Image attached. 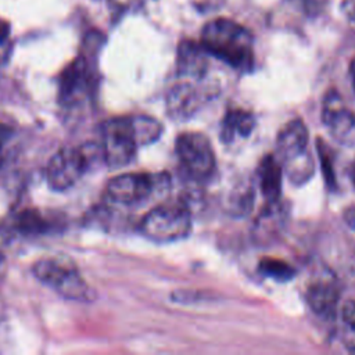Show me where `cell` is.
Wrapping results in <instances>:
<instances>
[{"label": "cell", "instance_id": "1", "mask_svg": "<svg viewBox=\"0 0 355 355\" xmlns=\"http://www.w3.org/2000/svg\"><path fill=\"white\" fill-rule=\"evenodd\" d=\"M202 47L208 54L237 69H248L254 61L252 36L240 24L227 18H215L201 31Z\"/></svg>", "mask_w": 355, "mask_h": 355}, {"label": "cell", "instance_id": "2", "mask_svg": "<svg viewBox=\"0 0 355 355\" xmlns=\"http://www.w3.org/2000/svg\"><path fill=\"white\" fill-rule=\"evenodd\" d=\"M32 272L42 284L67 300L92 302L96 298L94 288L85 280L75 262L65 255L40 258L33 263Z\"/></svg>", "mask_w": 355, "mask_h": 355}, {"label": "cell", "instance_id": "3", "mask_svg": "<svg viewBox=\"0 0 355 355\" xmlns=\"http://www.w3.org/2000/svg\"><path fill=\"white\" fill-rule=\"evenodd\" d=\"M308 144V129L300 119L287 122L277 135L276 157L282 162L283 172L288 176L291 183L304 184L313 175L315 164Z\"/></svg>", "mask_w": 355, "mask_h": 355}, {"label": "cell", "instance_id": "4", "mask_svg": "<svg viewBox=\"0 0 355 355\" xmlns=\"http://www.w3.org/2000/svg\"><path fill=\"white\" fill-rule=\"evenodd\" d=\"M140 230L154 243L178 241L190 233L191 214L183 202L162 204L146 214L141 219Z\"/></svg>", "mask_w": 355, "mask_h": 355}, {"label": "cell", "instance_id": "5", "mask_svg": "<svg viewBox=\"0 0 355 355\" xmlns=\"http://www.w3.org/2000/svg\"><path fill=\"white\" fill-rule=\"evenodd\" d=\"M94 158L93 146L62 147L47 162L44 176L54 191H65L75 186L89 171Z\"/></svg>", "mask_w": 355, "mask_h": 355}, {"label": "cell", "instance_id": "6", "mask_svg": "<svg viewBox=\"0 0 355 355\" xmlns=\"http://www.w3.org/2000/svg\"><path fill=\"white\" fill-rule=\"evenodd\" d=\"M139 143L129 116L108 119L101 126L100 154L110 168H122L132 162Z\"/></svg>", "mask_w": 355, "mask_h": 355}, {"label": "cell", "instance_id": "7", "mask_svg": "<svg viewBox=\"0 0 355 355\" xmlns=\"http://www.w3.org/2000/svg\"><path fill=\"white\" fill-rule=\"evenodd\" d=\"M166 175H153L144 172H128L115 176L107 184V196L111 201L122 205H136L154 193L168 187Z\"/></svg>", "mask_w": 355, "mask_h": 355}, {"label": "cell", "instance_id": "8", "mask_svg": "<svg viewBox=\"0 0 355 355\" xmlns=\"http://www.w3.org/2000/svg\"><path fill=\"white\" fill-rule=\"evenodd\" d=\"M176 154L184 171L194 179H208L215 172L216 159L212 144L198 132H183L176 139Z\"/></svg>", "mask_w": 355, "mask_h": 355}, {"label": "cell", "instance_id": "9", "mask_svg": "<svg viewBox=\"0 0 355 355\" xmlns=\"http://www.w3.org/2000/svg\"><path fill=\"white\" fill-rule=\"evenodd\" d=\"M322 119L336 141L355 146V112L345 105L338 93H327L322 107Z\"/></svg>", "mask_w": 355, "mask_h": 355}, {"label": "cell", "instance_id": "10", "mask_svg": "<svg viewBox=\"0 0 355 355\" xmlns=\"http://www.w3.org/2000/svg\"><path fill=\"white\" fill-rule=\"evenodd\" d=\"M92 69L87 55L76 57L60 76V101L64 105L78 104L89 93Z\"/></svg>", "mask_w": 355, "mask_h": 355}, {"label": "cell", "instance_id": "11", "mask_svg": "<svg viewBox=\"0 0 355 355\" xmlns=\"http://www.w3.org/2000/svg\"><path fill=\"white\" fill-rule=\"evenodd\" d=\"M201 101L202 97L194 85L189 82L178 83L166 96L168 115L178 121L186 119L200 108Z\"/></svg>", "mask_w": 355, "mask_h": 355}, {"label": "cell", "instance_id": "12", "mask_svg": "<svg viewBox=\"0 0 355 355\" xmlns=\"http://www.w3.org/2000/svg\"><path fill=\"white\" fill-rule=\"evenodd\" d=\"M208 53L201 43L182 40L178 47V72L184 78L200 79L207 72Z\"/></svg>", "mask_w": 355, "mask_h": 355}, {"label": "cell", "instance_id": "13", "mask_svg": "<svg viewBox=\"0 0 355 355\" xmlns=\"http://www.w3.org/2000/svg\"><path fill=\"white\" fill-rule=\"evenodd\" d=\"M258 178H259V187L265 200L268 202L280 200L283 166L276 155L269 154L261 161Z\"/></svg>", "mask_w": 355, "mask_h": 355}, {"label": "cell", "instance_id": "14", "mask_svg": "<svg viewBox=\"0 0 355 355\" xmlns=\"http://www.w3.org/2000/svg\"><path fill=\"white\" fill-rule=\"evenodd\" d=\"M340 298L338 288L330 282H315L306 291V301L313 312L329 316L331 315Z\"/></svg>", "mask_w": 355, "mask_h": 355}, {"label": "cell", "instance_id": "15", "mask_svg": "<svg viewBox=\"0 0 355 355\" xmlns=\"http://www.w3.org/2000/svg\"><path fill=\"white\" fill-rule=\"evenodd\" d=\"M255 126V118L244 110H230L226 112L222 122L220 135L225 141H232L234 137H247Z\"/></svg>", "mask_w": 355, "mask_h": 355}, {"label": "cell", "instance_id": "16", "mask_svg": "<svg viewBox=\"0 0 355 355\" xmlns=\"http://www.w3.org/2000/svg\"><path fill=\"white\" fill-rule=\"evenodd\" d=\"M284 220V209L283 205L277 201L273 202H268L266 208L263 209V212L259 215L255 226V234L263 240V239H269L272 234H276V232L282 227Z\"/></svg>", "mask_w": 355, "mask_h": 355}, {"label": "cell", "instance_id": "17", "mask_svg": "<svg viewBox=\"0 0 355 355\" xmlns=\"http://www.w3.org/2000/svg\"><path fill=\"white\" fill-rule=\"evenodd\" d=\"M130 119L139 147L154 143L162 133V125L150 115L136 114L130 115Z\"/></svg>", "mask_w": 355, "mask_h": 355}, {"label": "cell", "instance_id": "18", "mask_svg": "<svg viewBox=\"0 0 355 355\" xmlns=\"http://www.w3.org/2000/svg\"><path fill=\"white\" fill-rule=\"evenodd\" d=\"M49 223L50 222L33 209H26L14 219V227L21 234H40L49 229Z\"/></svg>", "mask_w": 355, "mask_h": 355}, {"label": "cell", "instance_id": "19", "mask_svg": "<svg viewBox=\"0 0 355 355\" xmlns=\"http://www.w3.org/2000/svg\"><path fill=\"white\" fill-rule=\"evenodd\" d=\"M259 270L262 272V275L279 282L290 280L295 273L294 269L287 262L275 258L262 259L259 262Z\"/></svg>", "mask_w": 355, "mask_h": 355}, {"label": "cell", "instance_id": "20", "mask_svg": "<svg viewBox=\"0 0 355 355\" xmlns=\"http://www.w3.org/2000/svg\"><path fill=\"white\" fill-rule=\"evenodd\" d=\"M12 136V130L8 125L6 123H0V168L4 162L6 158V151H7V144L11 140Z\"/></svg>", "mask_w": 355, "mask_h": 355}, {"label": "cell", "instance_id": "21", "mask_svg": "<svg viewBox=\"0 0 355 355\" xmlns=\"http://www.w3.org/2000/svg\"><path fill=\"white\" fill-rule=\"evenodd\" d=\"M319 155H320V161H322V165H323L324 176L329 180V183H331L334 180L333 172H331V158H330V154L327 151V147H324L323 143H320V146H319Z\"/></svg>", "mask_w": 355, "mask_h": 355}, {"label": "cell", "instance_id": "22", "mask_svg": "<svg viewBox=\"0 0 355 355\" xmlns=\"http://www.w3.org/2000/svg\"><path fill=\"white\" fill-rule=\"evenodd\" d=\"M326 3L327 0H302L305 11L309 14H318L319 11L323 10Z\"/></svg>", "mask_w": 355, "mask_h": 355}, {"label": "cell", "instance_id": "23", "mask_svg": "<svg viewBox=\"0 0 355 355\" xmlns=\"http://www.w3.org/2000/svg\"><path fill=\"white\" fill-rule=\"evenodd\" d=\"M341 10L347 17V19H349L351 22H355V0H343Z\"/></svg>", "mask_w": 355, "mask_h": 355}, {"label": "cell", "instance_id": "24", "mask_svg": "<svg viewBox=\"0 0 355 355\" xmlns=\"http://www.w3.org/2000/svg\"><path fill=\"white\" fill-rule=\"evenodd\" d=\"M11 49H12V46H11L10 39L0 42V65L8 60V57L11 54Z\"/></svg>", "mask_w": 355, "mask_h": 355}, {"label": "cell", "instance_id": "25", "mask_svg": "<svg viewBox=\"0 0 355 355\" xmlns=\"http://www.w3.org/2000/svg\"><path fill=\"white\" fill-rule=\"evenodd\" d=\"M107 1L112 8H115L118 11H125L133 4L135 0H107Z\"/></svg>", "mask_w": 355, "mask_h": 355}, {"label": "cell", "instance_id": "26", "mask_svg": "<svg viewBox=\"0 0 355 355\" xmlns=\"http://www.w3.org/2000/svg\"><path fill=\"white\" fill-rule=\"evenodd\" d=\"M344 219H345L347 225H348L351 229L355 230V205L345 209V212H344Z\"/></svg>", "mask_w": 355, "mask_h": 355}, {"label": "cell", "instance_id": "27", "mask_svg": "<svg viewBox=\"0 0 355 355\" xmlns=\"http://www.w3.org/2000/svg\"><path fill=\"white\" fill-rule=\"evenodd\" d=\"M6 39H10V24L6 19L0 18V42Z\"/></svg>", "mask_w": 355, "mask_h": 355}, {"label": "cell", "instance_id": "28", "mask_svg": "<svg viewBox=\"0 0 355 355\" xmlns=\"http://www.w3.org/2000/svg\"><path fill=\"white\" fill-rule=\"evenodd\" d=\"M349 73H351V79H352V83H354V86H355V58L351 61Z\"/></svg>", "mask_w": 355, "mask_h": 355}, {"label": "cell", "instance_id": "29", "mask_svg": "<svg viewBox=\"0 0 355 355\" xmlns=\"http://www.w3.org/2000/svg\"><path fill=\"white\" fill-rule=\"evenodd\" d=\"M351 182H352V186L355 189V161H354V164L351 166Z\"/></svg>", "mask_w": 355, "mask_h": 355}]
</instances>
